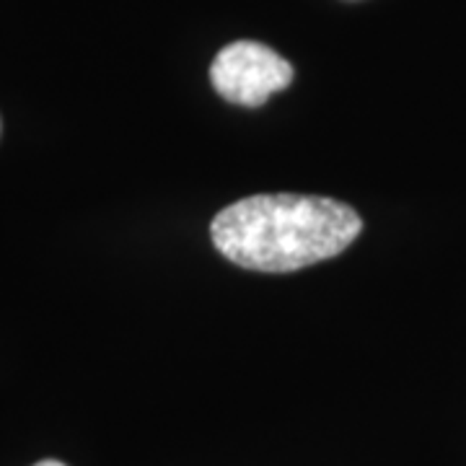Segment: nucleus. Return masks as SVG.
I'll list each match as a JSON object with an SVG mask.
<instances>
[{"mask_svg":"<svg viewBox=\"0 0 466 466\" xmlns=\"http://www.w3.org/2000/svg\"><path fill=\"white\" fill-rule=\"evenodd\" d=\"M210 81L223 99L241 106H259L293 84V66L267 45L241 39L218 52Z\"/></svg>","mask_w":466,"mask_h":466,"instance_id":"f03ea898","label":"nucleus"},{"mask_svg":"<svg viewBox=\"0 0 466 466\" xmlns=\"http://www.w3.org/2000/svg\"><path fill=\"white\" fill-rule=\"evenodd\" d=\"M34 466H66V464H60V461H55V459H47V461H39V464H34Z\"/></svg>","mask_w":466,"mask_h":466,"instance_id":"7ed1b4c3","label":"nucleus"},{"mask_svg":"<svg viewBox=\"0 0 466 466\" xmlns=\"http://www.w3.org/2000/svg\"><path fill=\"white\" fill-rule=\"evenodd\" d=\"M363 228L345 202L311 195H254L220 210L210 226L218 251L257 272H293L332 259Z\"/></svg>","mask_w":466,"mask_h":466,"instance_id":"f257e3e1","label":"nucleus"}]
</instances>
